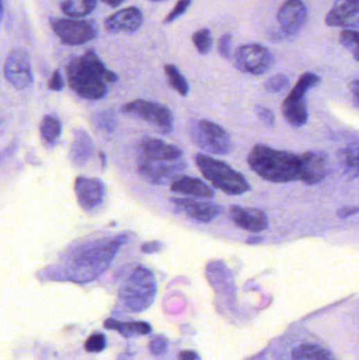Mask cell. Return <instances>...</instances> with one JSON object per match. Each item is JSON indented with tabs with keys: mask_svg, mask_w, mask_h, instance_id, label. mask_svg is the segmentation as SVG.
<instances>
[{
	"mask_svg": "<svg viewBox=\"0 0 359 360\" xmlns=\"http://www.w3.org/2000/svg\"><path fill=\"white\" fill-rule=\"evenodd\" d=\"M68 83L78 96L98 101L107 94V83H116L119 76L107 70L94 50L71 59L67 67Z\"/></svg>",
	"mask_w": 359,
	"mask_h": 360,
	"instance_id": "obj_1",
	"label": "cell"
},
{
	"mask_svg": "<svg viewBox=\"0 0 359 360\" xmlns=\"http://www.w3.org/2000/svg\"><path fill=\"white\" fill-rule=\"evenodd\" d=\"M129 241L128 234L97 240L81 250L70 264V273L77 282H90L111 266L121 248Z\"/></svg>",
	"mask_w": 359,
	"mask_h": 360,
	"instance_id": "obj_2",
	"label": "cell"
},
{
	"mask_svg": "<svg viewBox=\"0 0 359 360\" xmlns=\"http://www.w3.org/2000/svg\"><path fill=\"white\" fill-rule=\"evenodd\" d=\"M247 164L261 178L275 184L299 180V155L256 144L247 156Z\"/></svg>",
	"mask_w": 359,
	"mask_h": 360,
	"instance_id": "obj_3",
	"label": "cell"
},
{
	"mask_svg": "<svg viewBox=\"0 0 359 360\" xmlns=\"http://www.w3.org/2000/svg\"><path fill=\"white\" fill-rule=\"evenodd\" d=\"M157 284L149 268L138 266L123 280L119 288V298L129 310L143 312L147 310L156 296Z\"/></svg>",
	"mask_w": 359,
	"mask_h": 360,
	"instance_id": "obj_4",
	"label": "cell"
},
{
	"mask_svg": "<svg viewBox=\"0 0 359 360\" xmlns=\"http://www.w3.org/2000/svg\"><path fill=\"white\" fill-rule=\"evenodd\" d=\"M196 166L202 176L225 194L241 195L249 192L251 186L243 174L231 168L222 160H215L204 154H198L195 157Z\"/></svg>",
	"mask_w": 359,
	"mask_h": 360,
	"instance_id": "obj_5",
	"label": "cell"
},
{
	"mask_svg": "<svg viewBox=\"0 0 359 360\" xmlns=\"http://www.w3.org/2000/svg\"><path fill=\"white\" fill-rule=\"evenodd\" d=\"M320 80L322 79L315 73H305L299 77L297 83L292 87L291 92L286 97L281 105V111L286 121L292 127L300 128L307 123L309 114L306 103V94L310 89L317 87Z\"/></svg>",
	"mask_w": 359,
	"mask_h": 360,
	"instance_id": "obj_6",
	"label": "cell"
},
{
	"mask_svg": "<svg viewBox=\"0 0 359 360\" xmlns=\"http://www.w3.org/2000/svg\"><path fill=\"white\" fill-rule=\"evenodd\" d=\"M189 132L192 142L206 153L227 155L231 152L232 142L228 132L210 120L193 121Z\"/></svg>",
	"mask_w": 359,
	"mask_h": 360,
	"instance_id": "obj_7",
	"label": "cell"
},
{
	"mask_svg": "<svg viewBox=\"0 0 359 360\" xmlns=\"http://www.w3.org/2000/svg\"><path fill=\"white\" fill-rule=\"evenodd\" d=\"M121 112L130 117L143 120L153 128L154 131L161 135H169L173 131V113L169 108L160 103L145 101V99H137L125 103Z\"/></svg>",
	"mask_w": 359,
	"mask_h": 360,
	"instance_id": "obj_8",
	"label": "cell"
},
{
	"mask_svg": "<svg viewBox=\"0 0 359 360\" xmlns=\"http://www.w3.org/2000/svg\"><path fill=\"white\" fill-rule=\"evenodd\" d=\"M186 166L188 164L184 160L168 162L139 155L137 171L141 178L149 184L168 186L182 176Z\"/></svg>",
	"mask_w": 359,
	"mask_h": 360,
	"instance_id": "obj_9",
	"label": "cell"
},
{
	"mask_svg": "<svg viewBox=\"0 0 359 360\" xmlns=\"http://www.w3.org/2000/svg\"><path fill=\"white\" fill-rule=\"evenodd\" d=\"M276 19L279 28H275L271 34L273 40L292 38L301 31L307 24L308 8L302 0H286L279 12Z\"/></svg>",
	"mask_w": 359,
	"mask_h": 360,
	"instance_id": "obj_10",
	"label": "cell"
},
{
	"mask_svg": "<svg viewBox=\"0 0 359 360\" xmlns=\"http://www.w3.org/2000/svg\"><path fill=\"white\" fill-rule=\"evenodd\" d=\"M235 67L247 74H265L275 62L274 55L265 46L259 44H247L239 46L235 53Z\"/></svg>",
	"mask_w": 359,
	"mask_h": 360,
	"instance_id": "obj_11",
	"label": "cell"
},
{
	"mask_svg": "<svg viewBox=\"0 0 359 360\" xmlns=\"http://www.w3.org/2000/svg\"><path fill=\"white\" fill-rule=\"evenodd\" d=\"M51 26L67 46H80L98 35V28L92 20L51 19Z\"/></svg>",
	"mask_w": 359,
	"mask_h": 360,
	"instance_id": "obj_12",
	"label": "cell"
},
{
	"mask_svg": "<svg viewBox=\"0 0 359 360\" xmlns=\"http://www.w3.org/2000/svg\"><path fill=\"white\" fill-rule=\"evenodd\" d=\"M3 74L10 85L24 89L33 83L31 59L24 49H14L6 59Z\"/></svg>",
	"mask_w": 359,
	"mask_h": 360,
	"instance_id": "obj_13",
	"label": "cell"
},
{
	"mask_svg": "<svg viewBox=\"0 0 359 360\" xmlns=\"http://www.w3.org/2000/svg\"><path fill=\"white\" fill-rule=\"evenodd\" d=\"M330 160L328 154L322 151H309L299 155V180L314 186L328 176Z\"/></svg>",
	"mask_w": 359,
	"mask_h": 360,
	"instance_id": "obj_14",
	"label": "cell"
},
{
	"mask_svg": "<svg viewBox=\"0 0 359 360\" xmlns=\"http://www.w3.org/2000/svg\"><path fill=\"white\" fill-rule=\"evenodd\" d=\"M171 203L186 217L198 223H210L224 213V207L210 201L198 200L195 198H171Z\"/></svg>",
	"mask_w": 359,
	"mask_h": 360,
	"instance_id": "obj_15",
	"label": "cell"
},
{
	"mask_svg": "<svg viewBox=\"0 0 359 360\" xmlns=\"http://www.w3.org/2000/svg\"><path fill=\"white\" fill-rule=\"evenodd\" d=\"M326 24L344 30L359 28V0H336L326 14Z\"/></svg>",
	"mask_w": 359,
	"mask_h": 360,
	"instance_id": "obj_16",
	"label": "cell"
},
{
	"mask_svg": "<svg viewBox=\"0 0 359 360\" xmlns=\"http://www.w3.org/2000/svg\"><path fill=\"white\" fill-rule=\"evenodd\" d=\"M77 201L85 211H93L103 203L105 186L100 179L78 176L75 180Z\"/></svg>",
	"mask_w": 359,
	"mask_h": 360,
	"instance_id": "obj_17",
	"label": "cell"
},
{
	"mask_svg": "<svg viewBox=\"0 0 359 360\" xmlns=\"http://www.w3.org/2000/svg\"><path fill=\"white\" fill-rule=\"evenodd\" d=\"M230 218L233 223L249 232L265 231L269 227V218L263 211L255 207H243L232 205L229 211Z\"/></svg>",
	"mask_w": 359,
	"mask_h": 360,
	"instance_id": "obj_18",
	"label": "cell"
},
{
	"mask_svg": "<svg viewBox=\"0 0 359 360\" xmlns=\"http://www.w3.org/2000/svg\"><path fill=\"white\" fill-rule=\"evenodd\" d=\"M143 22V12L136 7L121 10L105 20V28L112 33L136 32Z\"/></svg>",
	"mask_w": 359,
	"mask_h": 360,
	"instance_id": "obj_19",
	"label": "cell"
},
{
	"mask_svg": "<svg viewBox=\"0 0 359 360\" xmlns=\"http://www.w3.org/2000/svg\"><path fill=\"white\" fill-rule=\"evenodd\" d=\"M139 151H141L139 155L153 158V160H168V162L182 160L184 155V151L180 146L152 137H145L141 140Z\"/></svg>",
	"mask_w": 359,
	"mask_h": 360,
	"instance_id": "obj_20",
	"label": "cell"
},
{
	"mask_svg": "<svg viewBox=\"0 0 359 360\" xmlns=\"http://www.w3.org/2000/svg\"><path fill=\"white\" fill-rule=\"evenodd\" d=\"M172 192L176 194L186 195V196L194 197V198H213L215 195L214 190L207 185L204 180L195 177L182 176L178 177L170 185Z\"/></svg>",
	"mask_w": 359,
	"mask_h": 360,
	"instance_id": "obj_21",
	"label": "cell"
},
{
	"mask_svg": "<svg viewBox=\"0 0 359 360\" xmlns=\"http://www.w3.org/2000/svg\"><path fill=\"white\" fill-rule=\"evenodd\" d=\"M94 153V144L88 132L75 130L70 148V160L77 166L87 164Z\"/></svg>",
	"mask_w": 359,
	"mask_h": 360,
	"instance_id": "obj_22",
	"label": "cell"
},
{
	"mask_svg": "<svg viewBox=\"0 0 359 360\" xmlns=\"http://www.w3.org/2000/svg\"><path fill=\"white\" fill-rule=\"evenodd\" d=\"M340 168L344 176L349 179L358 178L359 177V146L358 144H349L342 148L338 154Z\"/></svg>",
	"mask_w": 359,
	"mask_h": 360,
	"instance_id": "obj_23",
	"label": "cell"
},
{
	"mask_svg": "<svg viewBox=\"0 0 359 360\" xmlns=\"http://www.w3.org/2000/svg\"><path fill=\"white\" fill-rule=\"evenodd\" d=\"M97 0H62L60 9L71 18H81L89 15L96 8Z\"/></svg>",
	"mask_w": 359,
	"mask_h": 360,
	"instance_id": "obj_24",
	"label": "cell"
},
{
	"mask_svg": "<svg viewBox=\"0 0 359 360\" xmlns=\"http://www.w3.org/2000/svg\"><path fill=\"white\" fill-rule=\"evenodd\" d=\"M293 360H336L329 350L317 345H300L292 352Z\"/></svg>",
	"mask_w": 359,
	"mask_h": 360,
	"instance_id": "obj_25",
	"label": "cell"
},
{
	"mask_svg": "<svg viewBox=\"0 0 359 360\" xmlns=\"http://www.w3.org/2000/svg\"><path fill=\"white\" fill-rule=\"evenodd\" d=\"M105 327L110 329H116L125 337L132 335L149 334L151 332V325L143 321H132V323H119L114 319H107L105 323Z\"/></svg>",
	"mask_w": 359,
	"mask_h": 360,
	"instance_id": "obj_26",
	"label": "cell"
},
{
	"mask_svg": "<svg viewBox=\"0 0 359 360\" xmlns=\"http://www.w3.org/2000/svg\"><path fill=\"white\" fill-rule=\"evenodd\" d=\"M62 123L58 117L46 115L42 121L40 134L46 144H48L49 146H55L62 135Z\"/></svg>",
	"mask_w": 359,
	"mask_h": 360,
	"instance_id": "obj_27",
	"label": "cell"
},
{
	"mask_svg": "<svg viewBox=\"0 0 359 360\" xmlns=\"http://www.w3.org/2000/svg\"><path fill=\"white\" fill-rule=\"evenodd\" d=\"M93 125L99 131L113 133L119 125V115L113 109L103 110L93 116Z\"/></svg>",
	"mask_w": 359,
	"mask_h": 360,
	"instance_id": "obj_28",
	"label": "cell"
},
{
	"mask_svg": "<svg viewBox=\"0 0 359 360\" xmlns=\"http://www.w3.org/2000/svg\"><path fill=\"white\" fill-rule=\"evenodd\" d=\"M164 71L171 87L182 96H186L189 93V83L180 71L174 65H167L164 67Z\"/></svg>",
	"mask_w": 359,
	"mask_h": 360,
	"instance_id": "obj_29",
	"label": "cell"
},
{
	"mask_svg": "<svg viewBox=\"0 0 359 360\" xmlns=\"http://www.w3.org/2000/svg\"><path fill=\"white\" fill-rule=\"evenodd\" d=\"M340 44L359 62V32L356 30H342L340 34Z\"/></svg>",
	"mask_w": 359,
	"mask_h": 360,
	"instance_id": "obj_30",
	"label": "cell"
},
{
	"mask_svg": "<svg viewBox=\"0 0 359 360\" xmlns=\"http://www.w3.org/2000/svg\"><path fill=\"white\" fill-rule=\"evenodd\" d=\"M193 44L200 54H208L213 46L212 33L209 28H202L193 34Z\"/></svg>",
	"mask_w": 359,
	"mask_h": 360,
	"instance_id": "obj_31",
	"label": "cell"
},
{
	"mask_svg": "<svg viewBox=\"0 0 359 360\" xmlns=\"http://www.w3.org/2000/svg\"><path fill=\"white\" fill-rule=\"evenodd\" d=\"M290 85L289 77L286 74L274 75V76L270 77L265 83V89H267L268 92L270 93H279L283 89H287Z\"/></svg>",
	"mask_w": 359,
	"mask_h": 360,
	"instance_id": "obj_32",
	"label": "cell"
},
{
	"mask_svg": "<svg viewBox=\"0 0 359 360\" xmlns=\"http://www.w3.org/2000/svg\"><path fill=\"white\" fill-rule=\"evenodd\" d=\"M105 345H107V339H105V335L101 334V333H96V334H93L92 336L87 339L85 349L90 353H97V352L103 351Z\"/></svg>",
	"mask_w": 359,
	"mask_h": 360,
	"instance_id": "obj_33",
	"label": "cell"
},
{
	"mask_svg": "<svg viewBox=\"0 0 359 360\" xmlns=\"http://www.w3.org/2000/svg\"><path fill=\"white\" fill-rule=\"evenodd\" d=\"M191 5H192V0H180V1L176 3L174 9L172 10L171 13H169L167 18L164 19V24H171L174 20L180 18V16L184 15V14L188 11Z\"/></svg>",
	"mask_w": 359,
	"mask_h": 360,
	"instance_id": "obj_34",
	"label": "cell"
},
{
	"mask_svg": "<svg viewBox=\"0 0 359 360\" xmlns=\"http://www.w3.org/2000/svg\"><path fill=\"white\" fill-rule=\"evenodd\" d=\"M256 115L259 116L261 123L268 128H273L275 126V115L269 108L263 105H257Z\"/></svg>",
	"mask_w": 359,
	"mask_h": 360,
	"instance_id": "obj_35",
	"label": "cell"
},
{
	"mask_svg": "<svg viewBox=\"0 0 359 360\" xmlns=\"http://www.w3.org/2000/svg\"><path fill=\"white\" fill-rule=\"evenodd\" d=\"M150 352L153 355L161 356L164 355L168 350V341L167 339L162 336H156L150 341Z\"/></svg>",
	"mask_w": 359,
	"mask_h": 360,
	"instance_id": "obj_36",
	"label": "cell"
},
{
	"mask_svg": "<svg viewBox=\"0 0 359 360\" xmlns=\"http://www.w3.org/2000/svg\"><path fill=\"white\" fill-rule=\"evenodd\" d=\"M233 36L230 33L224 34L218 42V52L224 58L230 59L232 50Z\"/></svg>",
	"mask_w": 359,
	"mask_h": 360,
	"instance_id": "obj_37",
	"label": "cell"
},
{
	"mask_svg": "<svg viewBox=\"0 0 359 360\" xmlns=\"http://www.w3.org/2000/svg\"><path fill=\"white\" fill-rule=\"evenodd\" d=\"M64 78H62V73L60 71H55L53 73L52 77H51V80L49 81V89L60 92V91L64 89Z\"/></svg>",
	"mask_w": 359,
	"mask_h": 360,
	"instance_id": "obj_38",
	"label": "cell"
},
{
	"mask_svg": "<svg viewBox=\"0 0 359 360\" xmlns=\"http://www.w3.org/2000/svg\"><path fill=\"white\" fill-rule=\"evenodd\" d=\"M164 245L159 240H152L141 245V252L146 254L158 253L164 249Z\"/></svg>",
	"mask_w": 359,
	"mask_h": 360,
	"instance_id": "obj_39",
	"label": "cell"
},
{
	"mask_svg": "<svg viewBox=\"0 0 359 360\" xmlns=\"http://www.w3.org/2000/svg\"><path fill=\"white\" fill-rule=\"evenodd\" d=\"M357 213H359V207L348 205V207H344L338 209V215L340 218L346 219L348 217L357 214Z\"/></svg>",
	"mask_w": 359,
	"mask_h": 360,
	"instance_id": "obj_40",
	"label": "cell"
},
{
	"mask_svg": "<svg viewBox=\"0 0 359 360\" xmlns=\"http://www.w3.org/2000/svg\"><path fill=\"white\" fill-rule=\"evenodd\" d=\"M351 94H352L353 103L355 107L359 110V80L353 81L350 85Z\"/></svg>",
	"mask_w": 359,
	"mask_h": 360,
	"instance_id": "obj_41",
	"label": "cell"
},
{
	"mask_svg": "<svg viewBox=\"0 0 359 360\" xmlns=\"http://www.w3.org/2000/svg\"><path fill=\"white\" fill-rule=\"evenodd\" d=\"M198 355L195 352L193 351H182L180 354V360H195Z\"/></svg>",
	"mask_w": 359,
	"mask_h": 360,
	"instance_id": "obj_42",
	"label": "cell"
},
{
	"mask_svg": "<svg viewBox=\"0 0 359 360\" xmlns=\"http://www.w3.org/2000/svg\"><path fill=\"white\" fill-rule=\"evenodd\" d=\"M105 5L111 6V7H119L125 3V0H101Z\"/></svg>",
	"mask_w": 359,
	"mask_h": 360,
	"instance_id": "obj_43",
	"label": "cell"
},
{
	"mask_svg": "<svg viewBox=\"0 0 359 360\" xmlns=\"http://www.w3.org/2000/svg\"><path fill=\"white\" fill-rule=\"evenodd\" d=\"M99 157H100L101 164H103V168H105V166H107V160H105V154H99Z\"/></svg>",
	"mask_w": 359,
	"mask_h": 360,
	"instance_id": "obj_44",
	"label": "cell"
},
{
	"mask_svg": "<svg viewBox=\"0 0 359 360\" xmlns=\"http://www.w3.org/2000/svg\"><path fill=\"white\" fill-rule=\"evenodd\" d=\"M152 1H157V3H160V1H164V0H152Z\"/></svg>",
	"mask_w": 359,
	"mask_h": 360,
	"instance_id": "obj_45",
	"label": "cell"
}]
</instances>
